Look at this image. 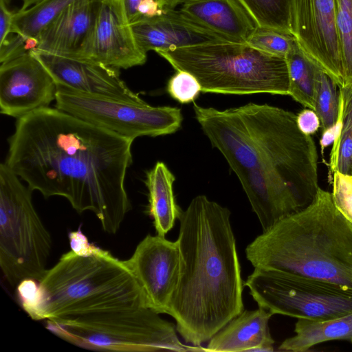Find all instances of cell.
Instances as JSON below:
<instances>
[{
	"instance_id": "cell-1",
	"label": "cell",
	"mask_w": 352,
	"mask_h": 352,
	"mask_svg": "<svg viewBox=\"0 0 352 352\" xmlns=\"http://www.w3.org/2000/svg\"><path fill=\"white\" fill-rule=\"evenodd\" d=\"M133 142L48 107L17 119L5 162L32 191L66 198L116 234L131 208L125 178Z\"/></svg>"
},
{
	"instance_id": "cell-2",
	"label": "cell",
	"mask_w": 352,
	"mask_h": 352,
	"mask_svg": "<svg viewBox=\"0 0 352 352\" xmlns=\"http://www.w3.org/2000/svg\"><path fill=\"white\" fill-rule=\"evenodd\" d=\"M178 219L181 268L168 315L182 338L202 349L244 310L241 265L228 208L197 195Z\"/></svg>"
},
{
	"instance_id": "cell-3",
	"label": "cell",
	"mask_w": 352,
	"mask_h": 352,
	"mask_svg": "<svg viewBox=\"0 0 352 352\" xmlns=\"http://www.w3.org/2000/svg\"><path fill=\"white\" fill-rule=\"evenodd\" d=\"M195 118L232 170H267L314 199L319 188L318 153L312 137L299 129L297 114L267 104L225 110L193 104Z\"/></svg>"
},
{
	"instance_id": "cell-4",
	"label": "cell",
	"mask_w": 352,
	"mask_h": 352,
	"mask_svg": "<svg viewBox=\"0 0 352 352\" xmlns=\"http://www.w3.org/2000/svg\"><path fill=\"white\" fill-rule=\"evenodd\" d=\"M254 268L274 270L352 289V223L319 187L312 202L257 236L245 248Z\"/></svg>"
},
{
	"instance_id": "cell-5",
	"label": "cell",
	"mask_w": 352,
	"mask_h": 352,
	"mask_svg": "<svg viewBox=\"0 0 352 352\" xmlns=\"http://www.w3.org/2000/svg\"><path fill=\"white\" fill-rule=\"evenodd\" d=\"M147 307L144 292L124 261L103 250L63 254L38 282L36 320Z\"/></svg>"
},
{
	"instance_id": "cell-6",
	"label": "cell",
	"mask_w": 352,
	"mask_h": 352,
	"mask_svg": "<svg viewBox=\"0 0 352 352\" xmlns=\"http://www.w3.org/2000/svg\"><path fill=\"white\" fill-rule=\"evenodd\" d=\"M176 70L192 74L201 92L234 95H288L285 58L260 52L245 43H208L160 51Z\"/></svg>"
},
{
	"instance_id": "cell-7",
	"label": "cell",
	"mask_w": 352,
	"mask_h": 352,
	"mask_svg": "<svg viewBox=\"0 0 352 352\" xmlns=\"http://www.w3.org/2000/svg\"><path fill=\"white\" fill-rule=\"evenodd\" d=\"M46 328L79 347L110 351H198L183 344L176 325L147 307L46 320Z\"/></svg>"
},
{
	"instance_id": "cell-8",
	"label": "cell",
	"mask_w": 352,
	"mask_h": 352,
	"mask_svg": "<svg viewBox=\"0 0 352 352\" xmlns=\"http://www.w3.org/2000/svg\"><path fill=\"white\" fill-rule=\"evenodd\" d=\"M4 163L0 165V266L12 286L39 282L47 272L51 235L37 213L32 190Z\"/></svg>"
},
{
	"instance_id": "cell-9",
	"label": "cell",
	"mask_w": 352,
	"mask_h": 352,
	"mask_svg": "<svg viewBox=\"0 0 352 352\" xmlns=\"http://www.w3.org/2000/svg\"><path fill=\"white\" fill-rule=\"evenodd\" d=\"M245 285L258 306L273 315L322 320L352 314V289L328 281L254 268Z\"/></svg>"
},
{
	"instance_id": "cell-10",
	"label": "cell",
	"mask_w": 352,
	"mask_h": 352,
	"mask_svg": "<svg viewBox=\"0 0 352 352\" xmlns=\"http://www.w3.org/2000/svg\"><path fill=\"white\" fill-rule=\"evenodd\" d=\"M56 84L55 107L133 140L141 136L170 135L181 127L179 108L154 107L146 102L127 101Z\"/></svg>"
},
{
	"instance_id": "cell-11",
	"label": "cell",
	"mask_w": 352,
	"mask_h": 352,
	"mask_svg": "<svg viewBox=\"0 0 352 352\" xmlns=\"http://www.w3.org/2000/svg\"><path fill=\"white\" fill-rule=\"evenodd\" d=\"M289 6L292 34L301 50L338 87H344L335 0H289Z\"/></svg>"
},
{
	"instance_id": "cell-12",
	"label": "cell",
	"mask_w": 352,
	"mask_h": 352,
	"mask_svg": "<svg viewBox=\"0 0 352 352\" xmlns=\"http://www.w3.org/2000/svg\"><path fill=\"white\" fill-rule=\"evenodd\" d=\"M124 263L142 287L148 307L160 314H168L180 274L178 241L148 234Z\"/></svg>"
},
{
	"instance_id": "cell-13",
	"label": "cell",
	"mask_w": 352,
	"mask_h": 352,
	"mask_svg": "<svg viewBox=\"0 0 352 352\" xmlns=\"http://www.w3.org/2000/svg\"><path fill=\"white\" fill-rule=\"evenodd\" d=\"M57 84L30 51L0 66V112L16 118L48 107L56 100Z\"/></svg>"
},
{
	"instance_id": "cell-14",
	"label": "cell",
	"mask_w": 352,
	"mask_h": 352,
	"mask_svg": "<svg viewBox=\"0 0 352 352\" xmlns=\"http://www.w3.org/2000/svg\"><path fill=\"white\" fill-rule=\"evenodd\" d=\"M146 54L138 46L119 1L102 0L83 60L126 69L144 65Z\"/></svg>"
},
{
	"instance_id": "cell-15",
	"label": "cell",
	"mask_w": 352,
	"mask_h": 352,
	"mask_svg": "<svg viewBox=\"0 0 352 352\" xmlns=\"http://www.w3.org/2000/svg\"><path fill=\"white\" fill-rule=\"evenodd\" d=\"M56 83L74 89L135 102H144L120 78L119 69L87 60L30 51Z\"/></svg>"
},
{
	"instance_id": "cell-16",
	"label": "cell",
	"mask_w": 352,
	"mask_h": 352,
	"mask_svg": "<svg viewBox=\"0 0 352 352\" xmlns=\"http://www.w3.org/2000/svg\"><path fill=\"white\" fill-rule=\"evenodd\" d=\"M236 177L263 231L281 218L305 208L314 199L274 171L255 169Z\"/></svg>"
},
{
	"instance_id": "cell-17",
	"label": "cell",
	"mask_w": 352,
	"mask_h": 352,
	"mask_svg": "<svg viewBox=\"0 0 352 352\" xmlns=\"http://www.w3.org/2000/svg\"><path fill=\"white\" fill-rule=\"evenodd\" d=\"M102 1L76 0L69 4L34 39L32 50L83 60Z\"/></svg>"
},
{
	"instance_id": "cell-18",
	"label": "cell",
	"mask_w": 352,
	"mask_h": 352,
	"mask_svg": "<svg viewBox=\"0 0 352 352\" xmlns=\"http://www.w3.org/2000/svg\"><path fill=\"white\" fill-rule=\"evenodd\" d=\"M130 26L138 46L146 54L149 51L157 53L208 43L228 41L175 9L164 8L161 14L142 18Z\"/></svg>"
},
{
	"instance_id": "cell-19",
	"label": "cell",
	"mask_w": 352,
	"mask_h": 352,
	"mask_svg": "<svg viewBox=\"0 0 352 352\" xmlns=\"http://www.w3.org/2000/svg\"><path fill=\"white\" fill-rule=\"evenodd\" d=\"M179 11L230 42L245 43L257 26L238 0H186Z\"/></svg>"
},
{
	"instance_id": "cell-20",
	"label": "cell",
	"mask_w": 352,
	"mask_h": 352,
	"mask_svg": "<svg viewBox=\"0 0 352 352\" xmlns=\"http://www.w3.org/2000/svg\"><path fill=\"white\" fill-rule=\"evenodd\" d=\"M273 314L259 307L243 310L215 333L203 351H273L269 320Z\"/></svg>"
},
{
	"instance_id": "cell-21",
	"label": "cell",
	"mask_w": 352,
	"mask_h": 352,
	"mask_svg": "<svg viewBox=\"0 0 352 352\" xmlns=\"http://www.w3.org/2000/svg\"><path fill=\"white\" fill-rule=\"evenodd\" d=\"M175 180L173 173L162 162H157L146 173L148 214L153 220L157 234L163 236L173 228L182 212L174 195Z\"/></svg>"
},
{
	"instance_id": "cell-22",
	"label": "cell",
	"mask_w": 352,
	"mask_h": 352,
	"mask_svg": "<svg viewBox=\"0 0 352 352\" xmlns=\"http://www.w3.org/2000/svg\"><path fill=\"white\" fill-rule=\"evenodd\" d=\"M295 335L285 339L279 351L305 352L316 344L333 340L352 339V314L336 318L314 320L298 319Z\"/></svg>"
},
{
	"instance_id": "cell-23",
	"label": "cell",
	"mask_w": 352,
	"mask_h": 352,
	"mask_svg": "<svg viewBox=\"0 0 352 352\" xmlns=\"http://www.w3.org/2000/svg\"><path fill=\"white\" fill-rule=\"evenodd\" d=\"M285 60L289 78V96L305 107L314 111L317 65L306 56L297 42L285 56Z\"/></svg>"
},
{
	"instance_id": "cell-24",
	"label": "cell",
	"mask_w": 352,
	"mask_h": 352,
	"mask_svg": "<svg viewBox=\"0 0 352 352\" xmlns=\"http://www.w3.org/2000/svg\"><path fill=\"white\" fill-rule=\"evenodd\" d=\"M76 0H43L25 10L14 12L12 33L24 41L35 39L69 4Z\"/></svg>"
},
{
	"instance_id": "cell-25",
	"label": "cell",
	"mask_w": 352,
	"mask_h": 352,
	"mask_svg": "<svg viewBox=\"0 0 352 352\" xmlns=\"http://www.w3.org/2000/svg\"><path fill=\"white\" fill-rule=\"evenodd\" d=\"M257 26L292 34L289 0H238Z\"/></svg>"
},
{
	"instance_id": "cell-26",
	"label": "cell",
	"mask_w": 352,
	"mask_h": 352,
	"mask_svg": "<svg viewBox=\"0 0 352 352\" xmlns=\"http://www.w3.org/2000/svg\"><path fill=\"white\" fill-rule=\"evenodd\" d=\"M339 88L344 96L342 126L338 139L333 143L329 166L333 173L352 175V87Z\"/></svg>"
},
{
	"instance_id": "cell-27",
	"label": "cell",
	"mask_w": 352,
	"mask_h": 352,
	"mask_svg": "<svg viewBox=\"0 0 352 352\" xmlns=\"http://www.w3.org/2000/svg\"><path fill=\"white\" fill-rule=\"evenodd\" d=\"M338 87L335 81L318 66L315 70L314 111L322 131L333 126L339 116Z\"/></svg>"
},
{
	"instance_id": "cell-28",
	"label": "cell",
	"mask_w": 352,
	"mask_h": 352,
	"mask_svg": "<svg viewBox=\"0 0 352 352\" xmlns=\"http://www.w3.org/2000/svg\"><path fill=\"white\" fill-rule=\"evenodd\" d=\"M335 18L344 87H352V0H335Z\"/></svg>"
},
{
	"instance_id": "cell-29",
	"label": "cell",
	"mask_w": 352,
	"mask_h": 352,
	"mask_svg": "<svg viewBox=\"0 0 352 352\" xmlns=\"http://www.w3.org/2000/svg\"><path fill=\"white\" fill-rule=\"evenodd\" d=\"M296 43L292 34L259 26L256 27L245 41L260 52L285 58Z\"/></svg>"
},
{
	"instance_id": "cell-30",
	"label": "cell",
	"mask_w": 352,
	"mask_h": 352,
	"mask_svg": "<svg viewBox=\"0 0 352 352\" xmlns=\"http://www.w3.org/2000/svg\"><path fill=\"white\" fill-rule=\"evenodd\" d=\"M167 92L179 102L186 104L195 101L201 92V87L192 74L177 70L168 82Z\"/></svg>"
},
{
	"instance_id": "cell-31",
	"label": "cell",
	"mask_w": 352,
	"mask_h": 352,
	"mask_svg": "<svg viewBox=\"0 0 352 352\" xmlns=\"http://www.w3.org/2000/svg\"><path fill=\"white\" fill-rule=\"evenodd\" d=\"M332 196L336 206L352 223V175L333 173Z\"/></svg>"
},
{
	"instance_id": "cell-32",
	"label": "cell",
	"mask_w": 352,
	"mask_h": 352,
	"mask_svg": "<svg viewBox=\"0 0 352 352\" xmlns=\"http://www.w3.org/2000/svg\"><path fill=\"white\" fill-rule=\"evenodd\" d=\"M16 292L22 308L35 320L38 305V282L25 279L16 285Z\"/></svg>"
},
{
	"instance_id": "cell-33",
	"label": "cell",
	"mask_w": 352,
	"mask_h": 352,
	"mask_svg": "<svg viewBox=\"0 0 352 352\" xmlns=\"http://www.w3.org/2000/svg\"><path fill=\"white\" fill-rule=\"evenodd\" d=\"M71 250L80 256H90L102 252L104 250L89 242L80 228L68 234Z\"/></svg>"
},
{
	"instance_id": "cell-34",
	"label": "cell",
	"mask_w": 352,
	"mask_h": 352,
	"mask_svg": "<svg viewBox=\"0 0 352 352\" xmlns=\"http://www.w3.org/2000/svg\"><path fill=\"white\" fill-rule=\"evenodd\" d=\"M297 125L303 133L311 135L321 126L320 119L313 109H304L297 114Z\"/></svg>"
},
{
	"instance_id": "cell-35",
	"label": "cell",
	"mask_w": 352,
	"mask_h": 352,
	"mask_svg": "<svg viewBox=\"0 0 352 352\" xmlns=\"http://www.w3.org/2000/svg\"><path fill=\"white\" fill-rule=\"evenodd\" d=\"M6 0H0V44L3 43L12 31L14 12L7 7Z\"/></svg>"
},
{
	"instance_id": "cell-36",
	"label": "cell",
	"mask_w": 352,
	"mask_h": 352,
	"mask_svg": "<svg viewBox=\"0 0 352 352\" xmlns=\"http://www.w3.org/2000/svg\"><path fill=\"white\" fill-rule=\"evenodd\" d=\"M120 3L124 19L129 25L139 19L138 7L143 0H118ZM161 2V0H159Z\"/></svg>"
},
{
	"instance_id": "cell-37",
	"label": "cell",
	"mask_w": 352,
	"mask_h": 352,
	"mask_svg": "<svg viewBox=\"0 0 352 352\" xmlns=\"http://www.w3.org/2000/svg\"><path fill=\"white\" fill-rule=\"evenodd\" d=\"M186 0H161L162 6L165 8L175 9L177 6L182 5Z\"/></svg>"
},
{
	"instance_id": "cell-38",
	"label": "cell",
	"mask_w": 352,
	"mask_h": 352,
	"mask_svg": "<svg viewBox=\"0 0 352 352\" xmlns=\"http://www.w3.org/2000/svg\"><path fill=\"white\" fill-rule=\"evenodd\" d=\"M7 1V0H6ZM23 2L21 8L19 9L20 10H25L43 0H21Z\"/></svg>"
}]
</instances>
